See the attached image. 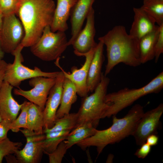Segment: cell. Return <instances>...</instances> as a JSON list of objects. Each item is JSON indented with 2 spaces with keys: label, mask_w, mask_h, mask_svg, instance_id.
I'll list each match as a JSON object with an SVG mask.
<instances>
[{
  "label": "cell",
  "mask_w": 163,
  "mask_h": 163,
  "mask_svg": "<svg viewBox=\"0 0 163 163\" xmlns=\"http://www.w3.org/2000/svg\"><path fill=\"white\" fill-rule=\"evenodd\" d=\"M56 5L53 0H19L16 14L23 26L24 35L21 43L30 47L42 35L45 28L51 26Z\"/></svg>",
  "instance_id": "6da1fadb"
},
{
  "label": "cell",
  "mask_w": 163,
  "mask_h": 163,
  "mask_svg": "<svg viewBox=\"0 0 163 163\" xmlns=\"http://www.w3.org/2000/svg\"><path fill=\"white\" fill-rule=\"evenodd\" d=\"M106 48L107 63L104 75H107L120 63L136 67L141 64L139 40L126 32L123 26L117 25L98 38Z\"/></svg>",
  "instance_id": "7a4b0ae2"
},
{
  "label": "cell",
  "mask_w": 163,
  "mask_h": 163,
  "mask_svg": "<svg viewBox=\"0 0 163 163\" xmlns=\"http://www.w3.org/2000/svg\"><path fill=\"white\" fill-rule=\"evenodd\" d=\"M144 113L143 107L136 104L123 117L118 118L116 115L113 116L112 124L110 127L103 130L97 129L94 135L76 145L83 150L91 146L96 147L98 156L107 145L119 142L129 136H132Z\"/></svg>",
  "instance_id": "3957f363"
},
{
  "label": "cell",
  "mask_w": 163,
  "mask_h": 163,
  "mask_svg": "<svg viewBox=\"0 0 163 163\" xmlns=\"http://www.w3.org/2000/svg\"><path fill=\"white\" fill-rule=\"evenodd\" d=\"M163 88V72H161L149 83L140 88H125L107 94L105 101L110 104V106L104 114L102 119L116 115L141 97L150 94L158 93Z\"/></svg>",
  "instance_id": "277c9868"
},
{
  "label": "cell",
  "mask_w": 163,
  "mask_h": 163,
  "mask_svg": "<svg viewBox=\"0 0 163 163\" xmlns=\"http://www.w3.org/2000/svg\"><path fill=\"white\" fill-rule=\"evenodd\" d=\"M110 81V79L102 73L100 82L94 92L89 96L83 97L77 112L78 125L89 122L95 128L98 125L100 120L102 119L104 114L110 106V104L105 101Z\"/></svg>",
  "instance_id": "5b68a950"
},
{
  "label": "cell",
  "mask_w": 163,
  "mask_h": 163,
  "mask_svg": "<svg viewBox=\"0 0 163 163\" xmlns=\"http://www.w3.org/2000/svg\"><path fill=\"white\" fill-rule=\"evenodd\" d=\"M68 42L65 32H53L50 26L46 27L38 40L30 47L32 53L46 61L56 60L66 49Z\"/></svg>",
  "instance_id": "8992f818"
},
{
  "label": "cell",
  "mask_w": 163,
  "mask_h": 163,
  "mask_svg": "<svg viewBox=\"0 0 163 163\" xmlns=\"http://www.w3.org/2000/svg\"><path fill=\"white\" fill-rule=\"evenodd\" d=\"M24 47L21 44L11 54L14 57L12 63H7L5 72L4 81L13 87H18L23 81L38 76L56 78L60 72H46L42 71L37 67L32 69L24 66L21 51Z\"/></svg>",
  "instance_id": "52a82bcc"
},
{
  "label": "cell",
  "mask_w": 163,
  "mask_h": 163,
  "mask_svg": "<svg viewBox=\"0 0 163 163\" xmlns=\"http://www.w3.org/2000/svg\"><path fill=\"white\" fill-rule=\"evenodd\" d=\"M16 15L12 13L3 18L0 31V41L4 53L12 54L21 44L24 36L23 26Z\"/></svg>",
  "instance_id": "ba28073f"
},
{
  "label": "cell",
  "mask_w": 163,
  "mask_h": 163,
  "mask_svg": "<svg viewBox=\"0 0 163 163\" xmlns=\"http://www.w3.org/2000/svg\"><path fill=\"white\" fill-rule=\"evenodd\" d=\"M26 139V143L21 150L14 154L20 163H38L40 162L43 152V141L45 134L38 133L26 129H20Z\"/></svg>",
  "instance_id": "9c48e42d"
},
{
  "label": "cell",
  "mask_w": 163,
  "mask_h": 163,
  "mask_svg": "<svg viewBox=\"0 0 163 163\" xmlns=\"http://www.w3.org/2000/svg\"><path fill=\"white\" fill-rule=\"evenodd\" d=\"M56 78L38 76L30 79L29 85L32 89L25 91L21 88L15 89L14 94L22 96L29 102L40 107L43 110L50 91L54 85Z\"/></svg>",
  "instance_id": "30bf717a"
},
{
  "label": "cell",
  "mask_w": 163,
  "mask_h": 163,
  "mask_svg": "<svg viewBox=\"0 0 163 163\" xmlns=\"http://www.w3.org/2000/svg\"><path fill=\"white\" fill-rule=\"evenodd\" d=\"M163 113V104L161 103L156 107L144 113L132 135L138 145L145 142L149 136L157 134L160 128V119Z\"/></svg>",
  "instance_id": "8fae6325"
},
{
  "label": "cell",
  "mask_w": 163,
  "mask_h": 163,
  "mask_svg": "<svg viewBox=\"0 0 163 163\" xmlns=\"http://www.w3.org/2000/svg\"><path fill=\"white\" fill-rule=\"evenodd\" d=\"M64 78L61 71L56 78V82L50 91L43 111V129L50 128L54 125L56 113L61 103Z\"/></svg>",
  "instance_id": "7c38bea8"
},
{
  "label": "cell",
  "mask_w": 163,
  "mask_h": 163,
  "mask_svg": "<svg viewBox=\"0 0 163 163\" xmlns=\"http://www.w3.org/2000/svg\"><path fill=\"white\" fill-rule=\"evenodd\" d=\"M96 47L92 49L88 52L82 56L85 57L84 63L79 69L76 67H72L71 69V73L67 72L60 66L59 62L60 58L56 60V65L63 72L65 77L69 79L73 83L76 88L77 94L82 97L87 96L89 93L87 84V77L90 65Z\"/></svg>",
  "instance_id": "4fadbf2b"
},
{
  "label": "cell",
  "mask_w": 163,
  "mask_h": 163,
  "mask_svg": "<svg viewBox=\"0 0 163 163\" xmlns=\"http://www.w3.org/2000/svg\"><path fill=\"white\" fill-rule=\"evenodd\" d=\"M85 25L81 30L72 45L74 48V53L77 56H82L96 47L94 37L95 34L94 11L92 8L87 17Z\"/></svg>",
  "instance_id": "5bb4252c"
},
{
  "label": "cell",
  "mask_w": 163,
  "mask_h": 163,
  "mask_svg": "<svg viewBox=\"0 0 163 163\" xmlns=\"http://www.w3.org/2000/svg\"><path fill=\"white\" fill-rule=\"evenodd\" d=\"M95 0H77L70 12L71 37L68 46L72 45L82 30L83 23Z\"/></svg>",
  "instance_id": "9a60e30c"
},
{
  "label": "cell",
  "mask_w": 163,
  "mask_h": 163,
  "mask_svg": "<svg viewBox=\"0 0 163 163\" xmlns=\"http://www.w3.org/2000/svg\"><path fill=\"white\" fill-rule=\"evenodd\" d=\"M13 87L4 81L0 89V115L3 119L11 122L17 117L22 106L14 98L12 94Z\"/></svg>",
  "instance_id": "2e32d148"
},
{
  "label": "cell",
  "mask_w": 163,
  "mask_h": 163,
  "mask_svg": "<svg viewBox=\"0 0 163 163\" xmlns=\"http://www.w3.org/2000/svg\"><path fill=\"white\" fill-rule=\"evenodd\" d=\"M133 21L129 34L138 40L155 30L158 25L154 20L140 8H134Z\"/></svg>",
  "instance_id": "e0dca14e"
},
{
  "label": "cell",
  "mask_w": 163,
  "mask_h": 163,
  "mask_svg": "<svg viewBox=\"0 0 163 163\" xmlns=\"http://www.w3.org/2000/svg\"><path fill=\"white\" fill-rule=\"evenodd\" d=\"M104 44L100 41L97 44L89 67L87 84L88 91L93 92L101 79L102 66L104 61Z\"/></svg>",
  "instance_id": "ac0fdd59"
},
{
  "label": "cell",
  "mask_w": 163,
  "mask_h": 163,
  "mask_svg": "<svg viewBox=\"0 0 163 163\" xmlns=\"http://www.w3.org/2000/svg\"><path fill=\"white\" fill-rule=\"evenodd\" d=\"M77 0H57L53 20L50 26L52 32H65L68 29L67 21L70 11Z\"/></svg>",
  "instance_id": "d6986e66"
},
{
  "label": "cell",
  "mask_w": 163,
  "mask_h": 163,
  "mask_svg": "<svg viewBox=\"0 0 163 163\" xmlns=\"http://www.w3.org/2000/svg\"><path fill=\"white\" fill-rule=\"evenodd\" d=\"M77 91L73 83L65 77L62 86L61 101L56 114V119L69 113L72 105L77 101Z\"/></svg>",
  "instance_id": "ffe728a7"
},
{
  "label": "cell",
  "mask_w": 163,
  "mask_h": 163,
  "mask_svg": "<svg viewBox=\"0 0 163 163\" xmlns=\"http://www.w3.org/2000/svg\"><path fill=\"white\" fill-rule=\"evenodd\" d=\"M160 31L158 25L153 31L146 34L139 40L140 61L144 64L155 58V48Z\"/></svg>",
  "instance_id": "44dd1931"
},
{
  "label": "cell",
  "mask_w": 163,
  "mask_h": 163,
  "mask_svg": "<svg viewBox=\"0 0 163 163\" xmlns=\"http://www.w3.org/2000/svg\"><path fill=\"white\" fill-rule=\"evenodd\" d=\"M97 129L89 122L82 123L71 130L63 141L68 149L94 135Z\"/></svg>",
  "instance_id": "7402d4cb"
},
{
  "label": "cell",
  "mask_w": 163,
  "mask_h": 163,
  "mask_svg": "<svg viewBox=\"0 0 163 163\" xmlns=\"http://www.w3.org/2000/svg\"><path fill=\"white\" fill-rule=\"evenodd\" d=\"M43 110L30 102L27 112V128L38 133H43Z\"/></svg>",
  "instance_id": "603a6c76"
},
{
  "label": "cell",
  "mask_w": 163,
  "mask_h": 163,
  "mask_svg": "<svg viewBox=\"0 0 163 163\" xmlns=\"http://www.w3.org/2000/svg\"><path fill=\"white\" fill-rule=\"evenodd\" d=\"M77 113H69L56 120L54 125L50 128L43 129L44 133L62 131H71L78 125Z\"/></svg>",
  "instance_id": "cb8c5ba5"
},
{
  "label": "cell",
  "mask_w": 163,
  "mask_h": 163,
  "mask_svg": "<svg viewBox=\"0 0 163 163\" xmlns=\"http://www.w3.org/2000/svg\"><path fill=\"white\" fill-rule=\"evenodd\" d=\"M140 7L160 26L163 24V0H142Z\"/></svg>",
  "instance_id": "d4e9b609"
},
{
  "label": "cell",
  "mask_w": 163,
  "mask_h": 163,
  "mask_svg": "<svg viewBox=\"0 0 163 163\" xmlns=\"http://www.w3.org/2000/svg\"><path fill=\"white\" fill-rule=\"evenodd\" d=\"M70 131H62L44 133L43 148L44 153L48 155L53 151L64 140Z\"/></svg>",
  "instance_id": "484cf974"
},
{
  "label": "cell",
  "mask_w": 163,
  "mask_h": 163,
  "mask_svg": "<svg viewBox=\"0 0 163 163\" xmlns=\"http://www.w3.org/2000/svg\"><path fill=\"white\" fill-rule=\"evenodd\" d=\"M22 145L20 142L11 141L8 138L0 141V163L4 157L10 154H14Z\"/></svg>",
  "instance_id": "4316f807"
},
{
  "label": "cell",
  "mask_w": 163,
  "mask_h": 163,
  "mask_svg": "<svg viewBox=\"0 0 163 163\" xmlns=\"http://www.w3.org/2000/svg\"><path fill=\"white\" fill-rule=\"evenodd\" d=\"M30 102L25 101L22 104L21 113L18 118L11 122V130L19 132L21 128H27V112Z\"/></svg>",
  "instance_id": "83f0119b"
},
{
  "label": "cell",
  "mask_w": 163,
  "mask_h": 163,
  "mask_svg": "<svg viewBox=\"0 0 163 163\" xmlns=\"http://www.w3.org/2000/svg\"><path fill=\"white\" fill-rule=\"evenodd\" d=\"M68 149L63 141L58 145L56 148L48 155L50 163H61Z\"/></svg>",
  "instance_id": "f1b7e54d"
},
{
  "label": "cell",
  "mask_w": 163,
  "mask_h": 163,
  "mask_svg": "<svg viewBox=\"0 0 163 163\" xmlns=\"http://www.w3.org/2000/svg\"><path fill=\"white\" fill-rule=\"evenodd\" d=\"M19 0H0V10L4 16L15 13Z\"/></svg>",
  "instance_id": "f546056e"
},
{
  "label": "cell",
  "mask_w": 163,
  "mask_h": 163,
  "mask_svg": "<svg viewBox=\"0 0 163 163\" xmlns=\"http://www.w3.org/2000/svg\"><path fill=\"white\" fill-rule=\"evenodd\" d=\"M160 31L155 48V62H158L160 55L163 53V24L159 26Z\"/></svg>",
  "instance_id": "4dcf8cb0"
},
{
  "label": "cell",
  "mask_w": 163,
  "mask_h": 163,
  "mask_svg": "<svg viewBox=\"0 0 163 163\" xmlns=\"http://www.w3.org/2000/svg\"><path fill=\"white\" fill-rule=\"evenodd\" d=\"M11 122L7 119H3L0 122V141L7 138L8 132L11 130Z\"/></svg>",
  "instance_id": "1f68e13d"
},
{
  "label": "cell",
  "mask_w": 163,
  "mask_h": 163,
  "mask_svg": "<svg viewBox=\"0 0 163 163\" xmlns=\"http://www.w3.org/2000/svg\"><path fill=\"white\" fill-rule=\"evenodd\" d=\"M140 148L138 149L135 153V155L138 158L144 159L150 152L151 146L146 142L142 144Z\"/></svg>",
  "instance_id": "d6a6232c"
},
{
  "label": "cell",
  "mask_w": 163,
  "mask_h": 163,
  "mask_svg": "<svg viewBox=\"0 0 163 163\" xmlns=\"http://www.w3.org/2000/svg\"><path fill=\"white\" fill-rule=\"evenodd\" d=\"M7 63L2 59H0V89L4 81L5 70Z\"/></svg>",
  "instance_id": "836d02e7"
},
{
  "label": "cell",
  "mask_w": 163,
  "mask_h": 163,
  "mask_svg": "<svg viewBox=\"0 0 163 163\" xmlns=\"http://www.w3.org/2000/svg\"><path fill=\"white\" fill-rule=\"evenodd\" d=\"M158 137L156 134H152L146 138L145 142L152 146H155L158 144Z\"/></svg>",
  "instance_id": "e575fe53"
},
{
  "label": "cell",
  "mask_w": 163,
  "mask_h": 163,
  "mask_svg": "<svg viewBox=\"0 0 163 163\" xmlns=\"http://www.w3.org/2000/svg\"><path fill=\"white\" fill-rule=\"evenodd\" d=\"M12 155L10 154L5 157L7 162L8 163H18L17 160L14 154V155Z\"/></svg>",
  "instance_id": "d590c367"
},
{
  "label": "cell",
  "mask_w": 163,
  "mask_h": 163,
  "mask_svg": "<svg viewBox=\"0 0 163 163\" xmlns=\"http://www.w3.org/2000/svg\"><path fill=\"white\" fill-rule=\"evenodd\" d=\"M4 17V15L0 10V31L2 28Z\"/></svg>",
  "instance_id": "8d00e7d4"
},
{
  "label": "cell",
  "mask_w": 163,
  "mask_h": 163,
  "mask_svg": "<svg viewBox=\"0 0 163 163\" xmlns=\"http://www.w3.org/2000/svg\"><path fill=\"white\" fill-rule=\"evenodd\" d=\"M5 53L1 47L0 41V59H2L4 56Z\"/></svg>",
  "instance_id": "74e56055"
},
{
  "label": "cell",
  "mask_w": 163,
  "mask_h": 163,
  "mask_svg": "<svg viewBox=\"0 0 163 163\" xmlns=\"http://www.w3.org/2000/svg\"><path fill=\"white\" fill-rule=\"evenodd\" d=\"M3 119L2 117L0 115V122Z\"/></svg>",
  "instance_id": "f35d334b"
},
{
  "label": "cell",
  "mask_w": 163,
  "mask_h": 163,
  "mask_svg": "<svg viewBox=\"0 0 163 163\" xmlns=\"http://www.w3.org/2000/svg\"></svg>",
  "instance_id": "ab89813d"
}]
</instances>
